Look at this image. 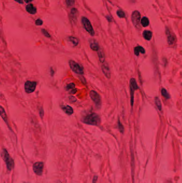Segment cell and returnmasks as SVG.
<instances>
[{"mask_svg":"<svg viewBox=\"0 0 182 183\" xmlns=\"http://www.w3.org/2000/svg\"><path fill=\"white\" fill-rule=\"evenodd\" d=\"M117 15L120 18H124L125 17V13L121 10H119L117 11Z\"/></svg>","mask_w":182,"mask_h":183,"instance_id":"d4e9b609","label":"cell"},{"mask_svg":"<svg viewBox=\"0 0 182 183\" xmlns=\"http://www.w3.org/2000/svg\"><path fill=\"white\" fill-rule=\"evenodd\" d=\"M77 92V89H76L75 88L73 89H72V90H71L69 93H70V94H74Z\"/></svg>","mask_w":182,"mask_h":183,"instance_id":"1f68e13d","label":"cell"},{"mask_svg":"<svg viewBox=\"0 0 182 183\" xmlns=\"http://www.w3.org/2000/svg\"><path fill=\"white\" fill-rule=\"evenodd\" d=\"M142 25L143 27H147L149 25V20L147 18V17H144L141 19V22H140Z\"/></svg>","mask_w":182,"mask_h":183,"instance_id":"d6986e66","label":"cell"},{"mask_svg":"<svg viewBox=\"0 0 182 183\" xmlns=\"http://www.w3.org/2000/svg\"><path fill=\"white\" fill-rule=\"evenodd\" d=\"M0 115H1V116L3 120H4L5 123L6 124V125H8L9 128H10V127L9 126L8 124V119L7 117V115H6V113L5 112L4 109L3 108L2 106H1V107H0Z\"/></svg>","mask_w":182,"mask_h":183,"instance_id":"7c38bea8","label":"cell"},{"mask_svg":"<svg viewBox=\"0 0 182 183\" xmlns=\"http://www.w3.org/2000/svg\"><path fill=\"white\" fill-rule=\"evenodd\" d=\"M81 121L82 123L88 125L98 126L101 123V118L97 113L90 112L82 117Z\"/></svg>","mask_w":182,"mask_h":183,"instance_id":"6da1fadb","label":"cell"},{"mask_svg":"<svg viewBox=\"0 0 182 183\" xmlns=\"http://www.w3.org/2000/svg\"><path fill=\"white\" fill-rule=\"evenodd\" d=\"M68 99H69V100L71 102V103H74L77 101V99L75 98L74 96H70L69 98H68Z\"/></svg>","mask_w":182,"mask_h":183,"instance_id":"f1b7e54d","label":"cell"},{"mask_svg":"<svg viewBox=\"0 0 182 183\" xmlns=\"http://www.w3.org/2000/svg\"><path fill=\"white\" fill-rule=\"evenodd\" d=\"M75 0H66V3L67 6H72L74 4Z\"/></svg>","mask_w":182,"mask_h":183,"instance_id":"484cf974","label":"cell"},{"mask_svg":"<svg viewBox=\"0 0 182 183\" xmlns=\"http://www.w3.org/2000/svg\"><path fill=\"white\" fill-rule=\"evenodd\" d=\"M37 83L36 81H26L24 85V88H25V91L26 93L29 94L35 91Z\"/></svg>","mask_w":182,"mask_h":183,"instance_id":"ba28073f","label":"cell"},{"mask_svg":"<svg viewBox=\"0 0 182 183\" xmlns=\"http://www.w3.org/2000/svg\"><path fill=\"white\" fill-rule=\"evenodd\" d=\"M41 32H42V33L43 34V35L44 36H45V37H51V36H50V35L49 34V33H48L47 32V31H46V30L42 29V30H41Z\"/></svg>","mask_w":182,"mask_h":183,"instance_id":"83f0119b","label":"cell"},{"mask_svg":"<svg viewBox=\"0 0 182 183\" xmlns=\"http://www.w3.org/2000/svg\"><path fill=\"white\" fill-rule=\"evenodd\" d=\"M15 1H16L17 2L20 3V4H23V0H15Z\"/></svg>","mask_w":182,"mask_h":183,"instance_id":"836d02e7","label":"cell"},{"mask_svg":"<svg viewBox=\"0 0 182 183\" xmlns=\"http://www.w3.org/2000/svg\"><path fill=\"white\" fill-rule=\"evenodd\" d=\"M75 88V85L74 83H73V82H71V83L68 84L66 86V87H65V89H66V90L67 91H71L72 90V89H73L74 88Z\"/></svg>","mask_w":182,"mask_h":183,"instance_id":"603a6c76","label":"cell"},{"mask_svg":"<svg viewBox=\"0 0 182 183\" xmlns=\"http://www.w3.org/2000/svg\"><path fill=\"white\" fill-rule=\"evenodd\" d=\"M155 103L158 109L159 110H161V109H162V105H161V103L160 99L157 97L155 98Z\"/></svg>","mask_w":182,"mask_h":183,"instance_id":"7402d4cb","label":"cell"},{"mask_svg":"<svg viewBox=\"0 0 182 183\" xmlns=\"http://www.w3.org/2000/svg\"><path fill=\"white\" fill-rule=\"evenodd\" d=\"M98 56L99 57V60L101 62V63H104L105 62V56L104 53L103 52V51L102 49H99V50L98 51Z\"/></svg>","mask_w":182,"mask_h":183,"instance_id":"ac0fdd59","label":"cell"},{"mask_svg":"<svg viewBox=\"0 0 182 183\" xmlns=\"http://www.w3.org/2000/svg\"><path fill=\"white\" fill-rule=\"evenodd\" d=\"M101 68H102V70L103 73L104 74L105 77L106 78H107L108 79H110L111 73V71H110V69H109L108 64L105 62L104 63H102Z\"/></svg>","mask_w":182,"mask_h":183,"instance_id":"8fae6325","label":"cell"},{"mask_svg":"<svg viewBox=\"0 0 182 183\" xmlns=\"http://www.w3.org/2000/svg\"><path fill=\"white\" fill-rule=\"evenodd\" d=\"M142 53L143 54H145V50L143 47L140 46H138L134 48V54L136 55V56H138L139 55V53Z\"/></svg>","mask_w":182,"mask_h":183,"instance_id":"2e32d148","label":"cell"},{"mask_svg":"<svg viewBox=\"0 0 182 183\" xmlns=\"http://www.w3.org/2000/svg\"><path fill=\"white\" fill-rule=\"evenodd\" d=\"M140 18H141V15L140 13L138 11H133L131 15V20L132 22L137 29H140L141 27H140Z\"/></svg>","mask_w":182,"mask_h":183,"instance_id":"8992f818","label":"cell"},{"mask_svg":"<svg viewBox=\"0 0 182 183\" xmlns=\"http://www.w3.org/2000/svg\"><path fill=\"white\" fill-rule=\"evenodd\" d=\"M143 36L146 40H150L152 37V33L150 31H144L143 33Z\"/></svg>","mask_w":182,"mask_h":183,"instance_id":"e0dca14e","label":"cell"},{"mask_svg":"<svg viewBox=\"0 0 182 183\" xmlns=\"http://www.w3.org/2000/svg\"><path fill=\"white\" fill-rule=\"evenodd\" d=\"M90 47L92 50L95 51H98L100 49L98 42L95 40H92L90 41Z\"/></svg>","mask_w":182,"mask_h":183,"instance_id":"5bb4252c","label":"cell"},{"mask_svg":"<svg viewBox=\"0 0 182 183\" xmlns=\"http://www.w3.org/2000/svg\"><path fill=\"white\" fill-rule=\"evenodd\" d=\"M24 1H25V2H26V3H29V2H30L32 1L33 0H24Z\"/></svg>","mask_w":182,"mask_h":183,"instance_id":"d590c367","label":"cell"},{"mask_svg":"<svg viewBox=\"0 0 182 183\" xmlns=\"http://www.w3.org/2000/svg\"><path fill=\"white\" fill-rule=\"evenodd\" d=\"M54 73V71L53 70L52 68H50V74L51 76H53Z\"/></svg>","mask_w":182,"mask_h":183,"instance_id":"d6a6232c","label":"cell"},{"mask_svg":"<svg viewBox=\"0 0 182 183\" xmlns=\"http://www.w3.org/2000/svg\"><path fill=\"white\" fill-rule=\"evenodd\" d=\"M118 129L120 131V132L123 133L124 132V127H123V125L122 124V123L120 122V120L119 119L118 120Z\"/></svg>","mask_w":182,"mask_h":183,"instance_id":"cb8c5ba5","label":"cell"},{"mask_svg":"<svg viewBox=\"0 0 182 183\" xmlns=\"http://www.w3.org/2000/svg\"><path fill=\"white\" fill-rule=\"evenodd\" d=\"M161 94L163 96L164 98H166V99H169L170 98V96L169 93H168V92L167 91V90L166 89L164 88H162L161 89Z\"/></svg>","mask_w":182,"mask_h":183,"instance_id":"44dd1931","label":"cell"},{"mask_svg":"<svg viewBox=\"0 0 182 183\" xmlns=\"http://www.w3.org/2000/svg\"><path fill=\"white\" fill-rule=\"evenodd\" d=\"M166 33L167 37V41L169 45H173L176 43L177 39L175 34L171 32L168 28H166Z\"/></svg>","mask_w":182,"mask_h":183,"instance_id":"9c48e42d","label":"cell"},{"mask_svg":"<svg viewBox=\"0 0 182 183\" xmlns=\"http://www.w3.org/2000/svg\"><path fill=\"white\" fill-rule=\"evenodd\" d=\"M106 18L108 19V20L109 22H112V18L109 16H106Z\"/></svg>","mask_w":182,"mask_h":183,"instance_id":"e575fe53","label":"cell"},{"mask_svg":"<svg viewBox=\"0 0 182 183\" xmlns=\"http://www.w3.org/2000/svg\"><path fill=\"white\" fill-rule=\"evenodd\" d=\"M44 168V164L43 162H36L33 165V170L35 174L37 175L40 176L42 174Z\"/></svg>","mask_w":182,"mask_h":183,"instance_id":"30bf717a","label":"cell"},{"mask_svg":"<svg viewBox=\"0 0 182 183\" xmlns=\"http://www.w3.org/2000/svg\"><path fill=\"white\" fill-rule=\"evenodd\" d=\"M61 108L63 111L68 115H71L73 113V109L70 106H61Z\"/></svg>","mask_w":182,"mask_h":183,"instance_id":"4fadbf2b","label":"cell"},{"mask_svg":"<svg viewBox=\"0 0 182 183\" xmlns=\"http://www.w3.org/2000/svg\"><path fill=\"white\" fill-rule=\"evenodd\" d=\"M130 96H131V105L132 107L133 105V94L136 90L138 89L139 87L137 85V82L135 78H131L130 80Z\"/></svg>","mask_w":182,"mask_h":183,"instance_id":"52a82bcc","label":"cell"},{"mask_svg":"<svg viewBox=\"0 0 182 183\" xmlns=\"http://www.w3.org/2000/svg\"><path fill=\"white\" fill-rule=\"evenodd\" d=\"M42 24H43L42 20H41V19H37V20H36V22H35V24H36V25L41 26V25H42Z\"/></svg>","mask_w":182,"mask_h":183,"instance_id":"f546056e","label":"cell"},{"mask_svg":"<svg viewBox=\"0 0 182 183\" xmlns=\"http://www.w3.org/2000/svg\"><path fill=\"white\" fill-rule=\"evenodd\" d=\"M68 39H69L70 41H71V42L73 43V44L74 46H77L78 45V40L75 37H68Z\"/></svg>","mask_w":182,"mask_h":183,"instance_id":"ffe728a7","label":"cell"},{"mask_svg":"<svg viewBox=\"0 0 182 183\" xmlns=\"http://www.w3.org/2000/svg\"><path fill=\"white\" fill-rule=\"evenodd\" d=\"M82 23L83 24V26L85 30L90 34L91 36H94L95 35V32L92 27L91 23L89 21V19L87 18L86 17H83L81 19Z\"/></svg>","mask_w":182,"mask_h":183,"instance_id":"5b68a950","label":"cell"},{"mask_svg":"<svg viewBox=\"0 0 182 183\" xmlns=\"http://www.w3.org/2000/svg\"><path fill=\"white\" fill-rule=\"evenodd\" d=\"M89 95H90V97L92 100V101L95 103L96 106L98 108H100L102 105V100L101 96L98 93L95 91L91 90L89 93Z\"/></svg>","mask_w":182,"mask_h":183,"instance_id":"277c9868","label":"cell"},{"mask_svg":"<svg viewBox=\"0 0 182 183\" xmlns=\"http://www.w3.org/2000/svg\"><path fill=\"white\" fill-rule=\"evenodd\" d=\"M2 156L3 158V160L5 161V164L6 165V167L9 170H11L12 169L13 167V164H14V162L12 158L10 157V155L9 154L8 152L5 149H3L2 153Z\"/></svg>","mask_w":182,"mask_h":183,"instance_id":"7a4b0ae2","label":"cell"},{"mask_svg":"<svg viewBox=\"0 0 182 183\" xmlns=\"http://www.w3.org/2000/svg\"><path fill=\"white\" fill-rule=\"evenodd\" d=\"M71 15H72L73 16H74L77 12V10L75 8H73L71 10Z\"/></svg>","mask_w":182,"mask_h":183,"instance_id":"4dcf8cb0","label":"cell"},{"mask_svg":"<svg viewBox=\"0 0 182 183\" xmlns=\"http://www.w3.org/2000/svg\"><path fill=\"white\" fill-rule=\"evenodd\" d=\"M26 11L29 13L30 14L33 15L35 14L36 12V9L35 8V7H34L32 4H29L27 5L26 7Z\"/></svg>","mask_w":182,"mask_h":183,"instance_id":"9a60e30c","label":"cell"},{"mask_svg":"<svg viewBox=\"0 0 182 183\" xmlns=\"http://www.w3.org/2000/svg\"><path fill=\"white\" fill-rule=\"evenodd\" d=\"M70 68L74 73L78 74H83L84 73L83 68L81 65L78 64L73 60H70L68 62Z\"/></svg>","mask_w":182,"mask_h":183,"instance_id":"3957f363","label":"cell"},{"mask_svg":"<svg viewBox=\"0 0 182 183\" xmlns=\"http://www.w3.org/2000/svg\"><path fill=\"white\" fill-rule=\"evenodd\" d=\"M39 115L40 116L41 118H42L43 117H44V110L42 107H40L39 110Z\"/></svg>","mask_w":182,"mask_h":183,"instance_id":"4316f807","label":"cell"}]
</instances>
